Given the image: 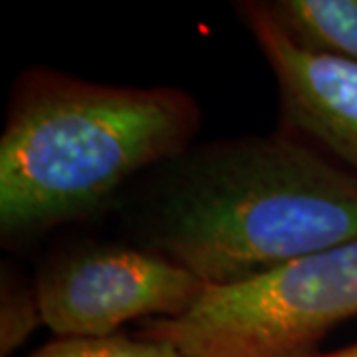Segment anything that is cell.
I'll return each mask as SVG.
<instances>
[{
  "instance_id": "6da1fadb",
  "label": "cell",
  "mask_w": 357,
  "mask_h": 357,
  "mask_svg": "<svg viewBox=\"0 0 357 357\" xmlns=\"http://www.w3.org/2000/svg\"><path fill=\"white\" fill-rule=\"evenodd\" d=\"M139 199L137 244L206 286L357 238V175L280 128L195 143L155 169Z\"/></svg>"
},
{
  "instance_id": "7a4b0ae2",
  "label": "cell",
  "mask_w": 357,
  "mask_h": 357,
  "mask_svg": "<svg viewBox=\"0 0 357 357\" xmlns=\"http://www.w3.org/2000/svg\"><path fill=\"white\" fill-rule=\"evenodd\" d=\"M201 126V105L181 88L22 70L0 133L4 248L102 213L129 183L191 149Z\"/></svg>"
},
{
  "instance_id": "3957f363",
  "label": "cell",
  "mask_w": 357,
  "mask_h": 357,
  "mask_svg": "<svg viewBox=\"0 0 357 357\" xmlns=\"http://www.w3.org/2000/svg\"><path fill=\"white\" fill-rule=\"evenodd\" d=\"M357 318V238L302 256L255 280L206 286L181 318L143 321L139 335L187 357H314Z\"/></svg>"
},
{
  "instance_id": "277c9868",
  "label": "cell",
  "mask_w": 357,
  "mask_h": 357,
  "mask_svg": "<svg viewBox=\"0 0 357 357\" xmlns=\"http://www.w3.org/2000/svg\"><path fill=\"white\" fill-rule=\"evenodd\" d=\"M34 288L56 337H102L133 319L185 316L206 284L139 244L84 243L54 252Z\"/></svg>"
},
{
  "instance_id": "5b68a950",
  "label": "cell",
  "mask_w": 357,
  "mask_h": 357,
  "mask_svg": "<svg viewBox=\"0 0 357 357\" xmlns=\"http://www.w3.org/2000/svg\"><path fill=\"white\" fill-rule=\"evenodd\" d=\"M276 82L280 126L357 175V64L310 50L276 22L266 0L234 2Z\"/></svg>"
},
{
  "instance_id": "8992f818",
  "label": "cell",
  "mask_w": 357,
  "mask_h": 357,
  "mask_svg": "<svg viewBox=\"0 0 357 357\" xmlns=\"http://www.w3.org/2000/svg\"><path fill=\"white\" fill-rule=\"evenodd\" d=\"M282 30L310 50L357 64V0H266Z\"/></svg>"
},
{
  "instance_id": "52a82bcc",
  "label": "cell",
  "mask_w": 357,
  "mask_h": 357,
  "mask_svg": "<svg viewBox=\"0 0 357 357\" xmlns=\"http://www.w3.org/2000/svg\"><path fill=\"white\" fill-rule=\"evenodd\" d=\"M38 326H44L34 284H26L2 264L0 278V357H10Z\"/></svg>"
},
{
  "instance_id": "ba28073f",
  "label": "cell",
  "mask_w": 357,
  "mask_h": 357,
  "mask_svg": "<svg viewBox=\"0 0 357 357\" xmlns=\"http://www.w3.org/2000/svg\"><path fill=\"white\" fill-rule=\"evenodd\" d=\"M26 357H187L175 345L151 340L131 337L126 333L102 337H56Z\"/></svg>"
},
{
  "instance_id": "9c48e42d",
  "label": "cell",
  "mask_w": 357,
  "mask_h": 357,
  "mask_svg": "<svg viewBox=\"0 0 357 357\" xmlns=\"http://www.w3.org/2000/svg\"><path fill=\"white\" fill-rule=\"evenodd\" d=\"M314 357H357V342L351 345H345V347H340V349L328 351V354H318Z\"/></svg>"
}]
</instances>
